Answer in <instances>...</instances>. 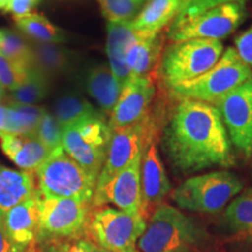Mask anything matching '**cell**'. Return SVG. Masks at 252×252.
<instances>
[{
	"label": "cell",
	"instance_id": "1",
	"mask_svg": "<svg viewBox=\"0 0 252 252\" xmlns=\"http://www.w3.org/2000/svg\"><path fill=\"white\" fill-rule=\"evenodd\" d=\"M162 149L175 172L193 174L235 165L231 141L216 106L180 99L162 132Z\"/></svg>",
	"mask_w": 252,
	"mask_h": 252
},
{
	"label": "cell",
	"instance_id": "2",
	"mask_svg": "<svg viewBox=\"0 0 252 252\" xmlns=\"http://www.w3.org/2000/svg\"><path fill=\"white\" fill-rule=\"evenodd\" d=\"M247 17V0H182L179 13L167 27L171 42L191 39L222 40Z\"/></svg>",
	"mask_w": 252,
	"mask_h": 252
},
{
	"label": "cell",
	"instance_id": "3",
	"mask_svg": "<svg viewBox=\"0 0 252 252\" xmlns=\"http://www.w3.org/2000/svg\"><path fill=\"white\" fill-rule=\"evenodd\" d=\"M206 237V230L197 220L163 203L150 216L137 247L139 252H194Z\"/></svg>",
	"mask_w": 252,
	"mask_h": 252
},
{
	"label": "cell",
	"instance_id": "4",
	"mask_svg": "<svg viewBox=\"0 0 252 252\" xmlns=\"http://www.w3.org/2000/svg\"><path fill=\"white\" fill-rule=\"evenodd\" d=\"M252 78V69L242 60L234 47H228L219 62L194 80L169 89L179 99L215 104Z\"/></svg>",
	"mask_w": 252,
	"mask_h": 252
},
{
	"label": "cell",
	"instance_id": "5",
	"mask_svg": "<svg viewBox=\"0 0 252 252\" xmlns=\"http://www.w3.org/2000/svg\"><path fill=\"white\" fill-rule=\"evenodd\" d=\"M224 48L220 40L191 39L171 42L163 48L160 76L168 89L191 81L213 68Z\"/></svg>",
	"mask_w": 252,
	"mask_h": 252
},
{
	"label": "cell",
	"instance_id": "6",
	"mask_svg": "<svg viewBox=\"0 0 252 252\" xmlns=\"http://www.w3.org/2000/svg\"><path fill=\"white\" fill-rule=\"evenodd\" d=\"M243 187L235 173L214 171L188 178L173 191L172 200L181 209L215 214L224 209Z\"/></svg>",
	"mask_w": 252,
	"mask_h": 252
},
{
	"label": "cell",
	"instance_id": "7",
	"mask_svg": "<svg viewBox=\"0 0 252 252\" xmlns=\"http://www.w3.org/2000/svg\"><path fill=\"white\" fill-rule=\"evenodd\" d=\"M40 194L45 197L72 198L91 203L97 180L80 163L59 149L36 169Z\"/></svg>",
	"mask_w": 252,
	"mask_h": 252
},
{
	"label": "cell",
	"instance_id": "8",
	"mask_svg": "<svg viewBox=\"0 0 252 252\" xmlns=\"http://www.w3.org/2000/svg\"><path fill=\"white\" fill-rule=\"evenodd\" d=\"M146 224L143 215L103 206L90 213L86 228L94 243L109 252H139L137 243Z\"/></svg>",
	"mask_w": 252,
	"mask_h": 252
},
{
	"label": "cell",
	"instance_id": "9",
	"mask_svg": "<svg viewBox=\"0 0 252 252\" xmlns=\"http://www.w3.org/2000/svg\"><path fill=\"white\" fill-rule=\"evenodd\" d=\"M158 118L152 112L144 121L112 132L108 154L102 172L97 179L96 189L103 188L113 176L125 169L139 154L145 144L154 133H158Z\"/></svg>",
	"mask_w": 252,
	"mask_h": 252
},
{
	"label": "cell",
	"instance_id": "10",
	"mask_svg": "<svg viewBox=\"0 0 252 252\" xmlns=\"http://www.w3.org/2000/svg\"><path fill=\"white\" fill-rule=\"evenodd\" d=\"M220 113L231 144L252 156V78L214 104Z\"/></svg>",
	"mask_w": 252,
	"mask_h": 252
},
{
	"label": "cell",
	"instance_id": "11",
	"mask_svg": "<svg viewBox=\"0 0 252 252\" xmlns=\"http://www.w3.org/2000/svg\"><path fill=\"white\" fill-rule=\"evenodd\" d=\"M90 204L72 198L45 197L39 191L40 234L71 237L86 228Z\"/></svg>",
	"mask_w": 252,
	"mask_h": 252
},
{
	"label": "cell",
	"instance_id": "12",
	"mask_svg": "<svg viewBox=\"0 0 252 252\" xmlns=\"http://www.w3.org/2000/svg\"><path fill=\"white\" fill-rule=\"evenodd\" d=\"M157 94L153 76L131 77L110 115L108 125L111 132L144 121L151 113Z\"/></svg>",
	"mask_w": 252,
	"mask_h": 252
},
{
	"label": "cell",
	"instance_id": "13",
	"mask_svg": "<svg viewBox=\"0 0 252 252\" xmlns=\"http://www.w3.org/2000/svg\"><path fill=\"white\" fill-rule=\"evenodd\" d=\"M141 156L139 154L130 165L113 176L103 188L94 190L93 201L94 208H99L112 203L123 212L132 215L141 214V185L140 165Z\"/></svg>",
	"mask_w": 252,
	"mask_h": 252
},
{
	"label": "cell",
	"instance_id": "14",
	"mask_svg": "<svg viewBox=\"0 0 252 252\" xmlns=\"http://www.w3.org/2000/svg\"><path fill=\"white\" fill-rule=\"evenodd\" d=\"M158 135L159 134L154 133L146 141L141 156V214L146 220L158 207L163 204L171 191V182L157 146Z\"/></svg>",
	"mask_w": 252,
	"mask_h": 252
},
{
	"label": "cell",
	"instance_id": "15",
	"mask_svg": "<svg viewBox=\"0 0 252 252\" xmlns=\"http://www.w3.org/2000/svg\"><path fill=\"white\" fill-rule=\"evenodd\" d=\"M0 223L15 243L30 248L40 234L39 190L6 213Z\"/></svg>",
	"mask_w": 252,
	"mask_h": 252
},
{
	"label": "cell",
	"instance_id": "16",
	"mask_svg": "<svg viewBox=\"0 0 252 252\" xmlns=\"http://www.w3.org/2000/svg\"><path fill=\"white\" fill-rule=\"evenodd\" d=\"M0 146L15 165L28 172H36L52 154V151L41 143L35 133L0 132Z\"/></svg>",
	"mask_w": 252,
	"mask_h": 252
},
{
	"label": "cell",
	"instance_id": "17",
	"mask_svg": "<svg viewBox=\"0 0 252 252\" xmlns=\"http://www.w3.org/2000/svg\"><path fill=\"white\" fill-rule=\"evenodd\" d=\"M106 31V54L109 58L110 69L121 86L124 87L131 78L126 55L138 33L132 27V21H108Z\"/></svg>",
	"mask_w": 252,
	"mask_h": 252
},
{
	"label": "cell",
	"instance_id": "18",
	"mask_svg": "<svg viewBox=\"0 0 252 252\" xmlns=\"http://www.w3.org/2000/svg\"><path fill=\"white\" fill-rule=\"evenodd\" d=\"M165 36L163 32L158 34H137L126 55L131 77L152 76L159 60H161Z\"/></svg>",
	"mask_w": 252,
	"mask_h": 252
},
{
	"label": "cell",
	"instance_id": "19",
	"mask_svg": "<svg viewBox=\"0 0 252 252\" xmlns=\"http://www.w3.org/2000/svg\"><path fill=\"white\" fill-rule=\"evenodd\" d=\"M33 172L15 171L0 165V220L12 208L35 195Z\"/></svg>",
	"mask_w": 252,
	"mask_h": 252
},
{
	"label": "cell",
	"instance_id": "20",
	"mask_svg": "<svg viewBox=\"0 0 252 252\" xmlns=\"http://www.w3.org/2000/svg\"><path fill=\"white\" fill-rule=\"evenodd\" d=\"M181 4L182 0H149L132 27L139 34L161 33L178 15Z\"/></svg>",
	"mask_w": 252,
	"mask_h": 252
},
{
	"label": "cell",
	"instance_id": "21",
	"mask_svg": "<svg viewBox=\"0 0 252 252\" xmlns=\"http://www.w3.org/2000/svg\"><path fill=\"white\" fill-rule=\"evenodd\" d=\"M86 89L99 105L100 110L106 115H111L117 104L123 87L106 65H97L88 71Z\"/></svg>",
	"mask_w": 252,
	"mask_h": 252
},
{
	"label": "cell",
	"instance_id": "22",
	"mask_svg": "<svg viewBox=\"0 0 252 252\" xmlns=\"http://www.w3.org/2000/svg\"><path fill=\"white\" fill-rule=\"evenodd\" d=\"M62 147L65 153H68L75 161L80 163L94 180L98 179L105 162L106 153L100 152L84 143L75 125L63 128Z\"/></svg>",
	"mask_w": 252,
	"mask_h": 252
},
{
	"label": "cell",
	"instance_id": "23",
	"mask_svg": "<svg viewBox=\"0 0 252 252\" xmlns=\"http://www.w3.org/2000/svg\"><path fill=\"white\" fill-rule=\"evenodd\" d=\"M224 220L231 232L252 244V188L237 195L226 206Z\"/></svg>",
	"mask_w": 252,
	"mask_h": 252
},
{
	"label": "cell",
	"instance_id": "24",
	"mask_svg": "<svg viewBox=\"0 0 252 252\" xmlns=\"http://www.w3.org/2000/svg\"><path fill=\"white\" fill-rule=\"evenodd\" d=\"M32 46L33 67L48 75L62 74L71 64V54L56 43L35 42Z\"/></svg>",
	"mask_w": 252,
	"mask_h": 252
},
{
	"label": "cell",
	"instance_id": "25",
	"mask_svg": "<svg viewBox=\"0 0 252 252\" xmlns=\"http://www.w3.org/2000/svg\"><path fill=\"white\" fill-rule=\"evenodd\" d=\"M55 118L63 128L88 121L91 118H104V115L96 110L87 99L77 94H64L54 106Z\"/></svg>",
	"mask_w": 252,
	"mask_h": 252
},
{
	"label": "cell",
	"instance_id": "26",
	"mask_svg": "<svg viewBox=\"0 0 252 252\" xmlns=\"http://www.w3.org/2000/svg\"><path fill=\"white\" fill-rule=\"evenodd\" d=\"M45 112V109L40 106L11 102L6 106L7 118L5 132L15 134L34 133Z\"/></svg>",
	"mask_w": 252,
	"mask_h": 252
},
{
	"label": "cell",
	"instance_id": "27",
	"mask_svg": "<svg viewBox=\"0 0 252 252\" xmlns=\"http://www.w3.org/2000/svg\"><path fill=\"white\" fill-rule=\"evenodd\" d=\"M15 24L26 35L37 42L58 43L65 40L64 32L54 26L41 14L31 13L21 18H14Z\"/></svg>",
	"mask_w": 252,
	"mask_h": 252
},
{
	"label": "cell",
	"instance_id": "28",
	"mask_svg": "<svg viewBox=\"0 0 252 252\" xmlns=\"http://www.w3.org/2000/svg\"><path fill=\"white\" fill-rule=\"evenodd\" d=\"M12 102L24 105H33L42 100L48 93L47 76L33 65L28 69L26 77L17 89L11 91Z\"/></svg>",
	"mask_w": 252,
	"mask_h": 252
},
{
	"label": "cell",
	"instance_id": "29",
	"mask_svg": "<svg viewBox=\"0 0 252 252\" xmlns=\"http://www.w3.org/2000/svg\"><path fill=\"white\" fill-rule=\"evenodd\" d=\"M0 54L23 68L33 65L32 46L15 32L0 28Z\"/></svg>",
	"mask_w": 252,
	"mask_h": 252
},
{
	"label": "cell",
	"instance_id": "30",
	"mask_svg": "<svg viewBox=\"0 0 252 252\" xmlns=\"http://www.w3.org/2000/svg\"><path fill=\"white\" fill-rule=\"evenodd\" d=\"M149 0H97L108 21H133Z\"/></svg>",
	"mask_w": 252,
	"mask_h": 252
},
{
	"label": "cell",
	"instance_id": "31",
	"mask_svg": "<svg viewBox=\"0 0 252 252\" xmlns=\"http://www.w3.org/2000/svg\"><path fill=\"white\" fill-rule=\"evenodd\" d=\"M34 133L36 134L41 143L52 152L62 149L63 127L55 118V116L46 111Z\"/></svg>",
	"mask_w": 252,
	"mask_h": 252
},
{
	"label": "cell",
	"instance_id": "32",
	"mask_svg": "<svg viewBox=\"0 0 252 252\" xmlns=\"http://www.w3.org/2000/svg\"><path fill=\"white\" fill-rule=\"evenodd\" d=\"M28 69L15 64L0 54V84L1 87L11 91L17 89L26 77Z\"/></svg>",
	"mask_w": 252,
	"mask_h": 252
},
{
	"label": "cell",
	"instance_id": "33",
	"mask_svg": "<svg viewBox=\"0 0 252 252\" xmlns=\"http://www.w3.org/2000/svg\"><path fill=\"white\" fill-rule=\"evenodd\" d=\"M235 46L238 55L252 69V25L236 37Z\"/></svg>",
	"mask_w": 252,
	"mask_h": 252
},
{
	"label": "cell",
	"instance_id": "34",
	"mask_svg": "<svg viewBox=\"0 0 252 252\" xmlns=\"http://www.w3.org/2000/svg\"><path fill=\"white\" fill-rule=\"evenodd\" d=\"M39 0H9L4 8L6 12L13 14L14 18H21L31 14V11Z\"/></svg>",
	"mask_w": 252,
	"mask_h": 252
},
{
	"label": "cell",
	"instance_id": "35",
	"mask_svg": "<svg viewBox=\"0 0 252 252\" xmlns=\"http://www.w3.org/2000/svg\"><path fill=\"white\" fill-rule=\"evenodd\" d=\"M61 252H109L90 239H78L75 243L67 244Z\"/></svg>",
	"mask_w": 252,
	"mask_h": 252
},
{
	"label": "cell",
	"instance_id": "36",
	"mask_svg": "<svg viewBox=\"0 0 252 252\" xmlns=\"http://www.w3.org/2000/svg\"><path fill=\"white\" fill-rule=\"evenodd\" d=\"M27 249L20 247L9 237L6 230L0 223V252H26Z\"/></svg>",
	"mask_w": 252,
	"mask_h": 252
},
{
	"label": "cell",
	"instance_id": "37",
	"mask_svg": "<svg viewBox=\"0 0 252 252\" xmlns=\"http://www.w3.org/2000/svg\"><path fill=\"white\" fill-rule=\"evenodd\" d=\"M6 118H7V113H6V106L0 105V132H5Z\"/></svg>",
	"mask_w": 252,
	"mask_h": 252
},
{
	"label": "cell",
	"instance_id": "38",
	"mask_svg": "<svg viewBox=\"0 0 252 252\" xmlns=\"http://www.w3.org/2000/svg\"><path fill=\"white\" fill-rule=\"evenodd\" d=\"M9 0H0V8L4 9L6 7V5L8 4Z\"/></svg>",
	"mask_w": 252,
	"mask_h": 252
},
{
	"label": "cell",
	"instance_id": "39",
	"mask_svg": "<svg viewBox=\"0 0 252 252\" xmlns=\"http://www.w3.org/2000/svg\"><path fill=\"white\" fill-rule=\"evenodd\" d=\"M4 98V88L1 87V84H0V100Z\"/></svg>",
	"mask_w": 252,
	"mask_h": 252
}]
</instances>
